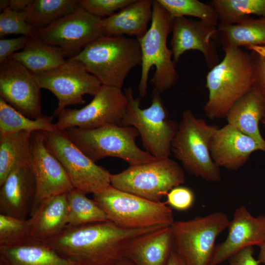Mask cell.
<instances>
[{
  "label": "cell",
  "mask_w": 265,
  "mask_h": 265,
  "mask_svg": "<svg viewBox=\"0 0 265 265\" xmlns=\"http://www.w3.org/2000/svg\"><path fill=\"white\" fill-rule=\"evenodd\" d=\"M166 226L128 229L107 221L78 226L68 225L58 235L44 241L76 265H113L125 257L135 238Z\"/></svg>",
  "instance_id": "6da1fadb"
},
{
  "label": "cell",
  "mask_w": 265,
  "mask_h": 265,
  "mask_svg": "<svg viewBox=\"0 0 265 265\" xmlns=\"http://www.w3.org/2000/svg\"><path fill=\"white\" fill-rule=\"evenodd\" d=\"M223 59L206 77L208 100L204 109L210 119L226 117L241 97L253 87L255 80L253 57L240 48H223Z\"/></svg>",
  "instance_id": "7a4b0ae2"
},
{
  "label": "cell",
  "mask_w": 265,
  "mask_h": 265,
  "mask_svg": "<svg viewBox=\"0 0 265 265\" xmlns=\"http://www.w3.org/2000/svg\"><path fill=\"white\" fill-rule=\"evenodd\" d=\"M173 21L172 16L157 0H154L150 26L142 37L137 38L142 55L138 90L142 98L146 96L149 74L153 66L155 72L151 83L154 89L160 93L170 89L178 80L172 53L167 45L168 35L172 31Z\"/></svg>",
  "instance_id": "3957f363"
},
{
  "label": "cell",
  "mask_w": 265,
  "mask_h": 265,
  "mask_svg": "<svg viewBox=\"0 0 265 265\" xmlns=\"http://www.w3.org/2000/svg\"><path fill=\"white\" fill-rule=\"evenodd\" d=\"M72 57L82 62L102 85L120 89L131 70L142 60L137 38L124 36L104 35Z\"/></svg>",
  "instance_id": "277c9868"
},
{
  "label": "cell",
  "mask_w": 265,
  "mask_h": 265,
  "mask_svg": "<svg viewBox=\"0 0 265 265\" xmlns=\"http://www.w3.org/2000/svg\"><path fill=\"white\" fill-rule=\"evenodd\" d=\"M128 103L120 126L134 128L146 151L156 159L168 158L171 143L179 125L170 120L160 92L154 89L151 105L141 108V99L135 98L131 88L125 91Z\"/></svg>",
  "instance_id": "5b68a950"
},
{
  "label": "cell",
  "mask_w": 265,
  "mask_h": 265,
  "mask_svg": "<svg viewBox=\"0 0 265 265\" xmlns=\"http://www.w3.org/2000/svg\"><path fill=\"white\" fill-rule=\"evenodd\" d=\"M65 132L70 140L95 163L109 157L121 159L130 166L157 159L137 146L135 140L139 135L132 127L111 125L91 130L75 127Z\"/></svg>",
  "instance_id": "8992f818"
},
{
  "label": "cell",
  "mask_w": 265,
  "mask_h": 265,
  "mask_svg": "<svg viewBox=\"0 0 265 265\" xmlns=\"http://www.w3.org/2000/svg\"><path fill=\"white\" fill-rule=\"evenodd\" d=\"M218 128L209 125L187 109L183 114L171 150L189 173L210 182L221 180L219 167L210 153L212 137Z\"/></svg>",
  "instance_id": "52a82bcc"
},
{
  "label": "cell",
  "mask_w": 265,
  "mask_h": 265,
  "mask_svg": "<svg viewBox=\"0 0 265 265\" xmlns=\"http://www.w3.org/2000/svg\"><path fill=\"white\" fill-rule=\"evenodd\" d=\"M93 198L108 220L123 228L170 226L174 222L172 209L165 203L151 201L111 185L94 194Z\"/></svg>",
  "instance_id": "ba28073f"
},
{
  "label": "cell",
  "mask_w": 265,
  "mask_h": 265,
  "mask_svg": "<svg viewBox=\"0 0 265 265\" xmlns=\"http://www.w3.org/2000/svg\"><path fill=\"white\" fill-rule=\"evenodd\" d=\"M185 181L184 169L169 158L131 165L110 178L114 188L155 202Z\"/></svg>",
  "instance_id": "9c48e42d"
},
{
  "label": "cell",
  "mask_w": 265,
  "mask_h": 265,
  "mask_svg": "<svg viewBox=\"0 0 265 265\" xmlns=\"http://www.w3.org/2000/svg\"><path fill=\"white\" fill-rule=\"evenodd\" d=\"M230 222L221 212L174 221L170 226L174 250L187 265H210L216 239Z\"/></svg>",
  "instance_id": "30bf717a"
},
{
  "label": "cell",
  "mask_w": 265,
  "mask_h": 265,
  "mask_svg": "<svg viewBox=\"0 0 265 265\" xmlns=\"http://www.w3.org/2000/svg\"><path fill=\"white\" fill-rule=\"evenodd\" d=\"M45 143L63 167L74 188L94 194L111 185L109 171L89 159L65 131L46 132Z\"/></svg>",
  "instance_id": "8fae6325"
},
{
  "label": "cell",
  "mask_w": 265,
  "mask_h": 265,
  "mask_svg": "<svg viewBox=\"0 0 265 265\" xmlns=\"http://www.w3.org/2000/svg\"><path fill=\"white\" fill-rule=\"evenodd\" d=\"M32 75L41 89L50 91L57 99L54 116L68 106L83 104V96H94L102 85L82 62L73 57L53 70Z\"/></svg>",
  "instance_id": "7c38bea8"
},
{
  "label": "cell",
  "mask_w": 265,
  "mask_h": 265,
  "mask_svg": "<svg viewBox=\"0 0 265 265\" xmlns=\"http://www.w3.org/2000/svg\"><path fill=\"white\" fill-rule=\"evenodd\" d=\"M127 103V98L121 89L102 85L92 101L84 107L65 108L61 111L54 125L59 131L75 127L91 130L107 125H120Z\"/></svg>",
  "instance_id": "4fadbf2b"
},
{
  "label": "cell",
  "mask_w": 265,
  "mask_h": 265,
  "mask_svg": "<svg viewBox=\"0 0 265 265\" xmlns=\"http://www.w3.org/2000/svg\"><path fill=\"white\" fill-rule=\"evenodd\" d=\"M102 20L78 6L69 15L36 29L32 38L58 47L67 56L72 57L104 35Z\"/></svg>",
  "instance_id": "5bb4252c"
},
{
  "label": "cell",
  "mask_w": 265,
  "mask_h": 265,
  "mask_svg": "<svg viewBox=\"0 0 265 265\" xmlns=\"http://www.w3.org/2000/svg\"><path fill=\"white\" fill-rule=\"evenodd\" d=\"M46 132H34L31 136L32 158L29 168L35 178L36 190L29 216L44 199L66 194L74 188L63 167L47 146Z\"/></svg>",
  "instance_id": "9a60e30c"
},
{
  "label": "cell",
  "mask_w": 265,
  "mask_h": 265,
  "mask_svg": "<svg viewBox=\"0 0 265 265\" xmlns=\"http://www.w3.org/2000/svg\"><path fill=\"white\" fill-rule=\"evenodd\" d=\"M40 89L32 74L19 62L8 58L0 63V97L31 119L43 115Z\"/></svg>",
  "instance_id": "2e32d148"
},
{
  "label": "cell",
  "mask_w": 265,
  "mask_h": 265,
  "mask_svg": "<svg viewBox=\"0 0 265 265\" xmlns=\"http://www.w3.org/2000/svg\"><path fill=\"white\" fill-rule=\"evenodd\" d=\"M171 32V50L176 66L181 56L190 50L200 52L210 69L219 62L214 41L217 37V26L200 20L177 17L173 18Z\"/></svg>",
  "instance_id": "e0dca14e"
},
{
  "label": "cell",
  "mask_w": 265,
  "mask_h": 265,
  "mask_svg": "<svg viewBox=\"0 0 265 265\" xmlns=\"http://www.w3.org/2000/svg\"><path fill=\"white\" fill-rule=\"evenodd\" d=\"M226 239L215 246L210 265H218L249 246L265 242V215L255 217L244 206L237 208Z\"/></svg>",
  "instance_id": "ac0fdd59"
},
{
  "label": "cell",
  "mask_w": 265,
  "mask_h": 265,
  "mask_svg": "<svg viewBox=\"0 0 265 265\" xmlns=\"http://www.w3.org/2000/svg\"><path fill=\"white\" fill-rule=\"evenodd\" d=\"M264 147L252 137L227 124L218 128L210 144L213 161L218 167L237 170L242 166L250 155Z\"/></svg>",
  "instance_id": "d6986e66"
},
{
  "label": "cell",
  "mask_w": 265,
  "mask_h": 265,
  "mask_svg": "<svg viewBox=\"0 0 265 265\" xmlns=\"http://www.w3.org/2000/svg\"><path fill=\"white\" fill-rule=\"evenodd\" d=\"M0 187V213L27 219L32 210L36 190L29 167L15 170Z\"/></svg>",
  "instance_id": "ffe728a7"
},
{
  "label": "cell",
  "mask_w": 265,
  "mask_h": 265,
  "mask_svg": "<svg viewBox=\"0 0 265 265\" xmlns=\"http://www.w3.org/2000/svg\"><path fill=\"white\" fill-rule=\"evenodd\" d=\"M174 250L170 226L138 236L128 245L125 257L135 265H166Z\"/></svg>",
  "instance_id": "44dd1931"
},
{
  "label": "cell",
  "mask_w": 265,
  "mask_h": 265,
  "mask_svg": "<svg viewBox=\"0 0 265 265\" xmlns=\"http://www.w3.org/2000/svg\"><path fill=\"white\" fill-rule=\"evenodd\" d=\"M153 1L134 0L131 4L113 15L102 19L104 34L108 36L127 35L142 37L151 21Z\"/></svg>",
  "instance_id": "7402d4cb"
},
{
  "label": "cell",
  "mask_w": 265,
  "mask_h": 265,
  "mask_svg": "<svg viewBox=\"0 0 265 265\" xmlns=\"http://www.w3.org/2000/svg\"><path fill=\"white\" fill-rule=\"evenodd\" d=\"M66 194L51 196L41 202L28 219L31 238L47 241L68 225Z\"/></svg>",
  "instance_id": "603a6c76"
},
{
  "label": "cell",
  "mask_w": 265,
  "mask_h": 265,
  "mask_svg": "<svg viewBox=\"0 0 265 265\" xmlns=\"http://www.w3.org/2000/svg\"><path fill=\"white\" fill-rule=\"evenodd\" d=\"M265 114V99L254 86L238 99L226 115L228 124L252 137L265 151V140L259 130V122Z\"/></svg>",
  "instance_id": "cb8c5ba5"
},
{
  "label": "cell",
  "mask_w": 265,
  "mask_h": 265,
  "mask_svg": "<svg viewBox=\"0 0 265 265\" xmlns=\"http://www.w3.org/2000/svg\"><path fill=\"white\" fill-rule=\"evenodd\" d=\"M0 265H76L59 255L45 242L28 239L0 246Z\"/></svg>",
  "instance_id": "d4e9b609"
},
{
  "label": "cell",
  "mask_w": 265,
  "mask_h": 265,
  "mask_svg": "<svg viewBox=\"0 0 265 265\" xmlns=\"http://www.w3.org/2000/svg\"><path fill=\"white\" fill-rule=\"evenodd\" d=\"M32 133L22 131L0 136V186L15 170L30 167Z\"/></svg>",
  "instance_id": "484cf974"
},
{
  "label": "cell",
  "mask_w": 265,
  "mask_h": 265,
  "mask_svg": "<svg viewBox=\"0 0 265 265\" xmlns=\"http://www.w3.org/2000/svg\"><path fill=\"white\" fill-rule=\"evenodd\" d=\"M217 30L216 41L223 49L265 46V18L247 17L232 25L219 24Z\"/></svg>",
  "instance_id": "4316f807"
},
{
  "label": "cell",
  "mask_w": 265,
  "mask_h": 265,
  "mask_svg": "<svg viewBox=\"0 0 265 265\" xmlns=\"http://www.w3.org/2000/svg\"><path fill=\"white\" fill-rule=\"evenodd\" d=\"M67 56L59 48L30 38L25 48L9 58L24 65L32 74L53 70L64 63Z\"/></svg>",
  "instance_id": "83f0119b"
},
{
  "label": "cell",
  "mask_w": 265,
  "mask_h": 265,
  "mask_svg": "<svg viewBox=\"0 0 265 265\" xmlns=\"http://www.w3.org/2000/svg\"><path fill=\"white\" fill-rule=\"evenodd\" d=\"M54 116L43 114L36 119L24 115L0 97V136L7 133L25 131L46 132L57 130L53 123Z\"/></svg>",
  "instance_id": "f1b7e54d"
},
{
  "label": "cell",
  "mask_w": 265,
  "mask_h": 265,
  "mask_svg": "<svg viewBox=\"0 0 265 265\" xmlns=\"http://www.w3.org/2000/svg\"><path fill=\"white\" fill-rule=\"evenodd\" d=\"M76 0H32L25 11L26 22L36 29L48 26L74 12Z\"/></svg>",
  "instance_id": "f546056e"
},
{
  "label": "cell",
  "mask_w": 265,
  "mask_h": 265,
  "mask_svg": "<svg viewBox=\"0 0 265 265\" xmlns=\"http://www.w3.org/2000/svg\"><path fill=\"white\" fill-rule=\"evenodd\" d=\"M66 194L69 225L78 226L109 221L98 204L84 192L73 188Z\"/></svg>",
  "instance_id": "4dcf8cb0"
},
{
  "label": "cell",
  "mask_w": 265,
  "mask_h": 265,
  "mask_svg": "<svg viewBox=\"0 0 265 265\" xmlns=\"http://www.w3.org/2000/svg\"><path fill=\"white\" fill-rule=\"evenodd\" d=\"M209 4L221 25L236 24L252 14L265 18V0H212Z\"/></svg>",
  "instance_id": "1f68e13d"
},
{
  "label": "cell",
  "mask_w": 265,
  "mask_h": 265,
  "mask_svg": "<svg viewBox=\"0 0 265 265\" xmlns=\"http://www.w3.org/2000/svg\"><path fill=\"white\" fill-rule=\"evenodd\" d=\"M173 18L181 17L197 18L210 25L217 26V14L209 3L198 0H157Z\"/></svg>",
  "instance_id": "d6a6232c"
},
{
  "label": "cell",
  "mask_w": 265,
  "mask_h": 265,
  "mask_svg": "<svg viewBox=\"0 0 265 265\" xmlns=\"http://www.w3.org/2000/svg\"><path fill=\"white\" fill-rule=\"evenodd\" d=\"M31 238L28 219L0 213V246L15 245Z\"/></svg>",
  "instance_id": "836d02e7"
},
{
  "label": "cell",
  "mask_w": 265,
  "mask_h": 265,
  "mask_svg": "<svg viewBox=\"0 0 265 265\" xmlns=\"http://www.w3.org/2000/svg\"><path fill=\"white\" fill-rule=\"evenodd\" d=\"M36 29L27 23L25 12H17L9 7L0 14V37L22 34L32 38Z\"/></svg>",
  "instance_id": "e575fe53"
},
{
  "label": "cell",
  "mask_w": 265,
  "mask_h": 265,
  "mask_svg": "<svg viewBox=\"0 0 265 265\" xmlns=\"http://www.w3.org/2000/svg\"><path fill=\"white\" fill-rule=\"evenodd\" d=\"M134 0H80L78 6L90 14L101 18L109 17L121 10Z\"/></svg>",
  "instance_id": "d590c367"
},
{
  "label": "cell",
  "mask_w": 265,
  "mask_h": 265,
  "mask_svg": "<svg viewBox=\"0 0 265 265\" xmlns=\"http://www.w3.org/2000/svg\"><path fill=\"white\" fill-rule=\"evenodd\" d=\"M166 196L167 204L172 208L181 211L190 209L195 200L194 194L191 189L180 186L172 188Z\"/></svg>",
  "instance_id": "8d00e7d4"
},
{
  "label": "cell",
  "mask_w": 265,
  "mask_h": 265,
  "mask_svg": "<svg viewBox=\"0 0 265 265\" xmlns=\"http://www.w3.org/2000/svg\"><path fill=\"white\" fill-rule=\"evenodd\" d=\"M31 37L26 36L0 40V63L9 58L13 53L23 50Z\"/></svg>",
  "instance_id": "74e56055"
},
{
  "label": "cell",
  "mask_w": 265,
  "mask_h": 265,
  "mask_svg": "<svg viewBox=\"0 0 265 265\" xmlns=\"http://www.w3.org/2000/svg\"><path fill=\"white\" fill-rule=\"evenodd\" d=\"M254 248L249 246L240 250L229 259V265H259L254 257Z\"/></svg>",
  "instance_id": "f35d334b"
},
{
  "label": "cell",
  "mask_w": 265,
  "mask_h": 265,
  "mask_svg": "<svg viewBox=\"0 0 265 265\" xmlns=\"http://www.w3.org/2000/svg\"><path fill=\"white\" fill-rule=\"evenodd\" d=\"M257 54L260 58V71L262 78L265 81V46H255L247 48Z\"/></svg>",
  "instance_id": "ab89813d"
},
{
  "label": "cell",
  "mask_w": 265,
  "mask_h": 265,
  "mask_svg": "<svg viewBox=\"0 0 265 265\" xmlns=\"http://www.w3.org/2000/svg\"><path fill=\"white\" fill-rule=\"evenodd\" d=\"M32 0H9V7L17 12H25Z\"/></svg>",
  "instance_id": "60d3db41"
},
{
  "label": "cell",
  "mask_w": 265,
  "mask_h": 265,
  "mask_svg": "<svg viewBox=\"0 0 265 265\" xmlns=\"http://www.w3.org/2000/svg\"><path fill=\"white\" fill-rule=\"evenodd\" d=\"M166 265H187L183 259L175 252H172Z\"/></svg>",
  "instance_id": "b9f144b4"
},
{
  "label": "cell",
  "mask_w": 265,
  "mask_h": 265,
  "mask_svg": "<svg viewBox=\"0 0 265 265\" xmlns=\"http://www.w3.org/2000/svg\"><path fill=\"white\" fill-rule=\"evenodd\" d=\"M259 247L260 250L257 261L259 264L265 265V242Z\"/></svg>",
  "instance_id": "7bdbcfd3"
},
{
  "label": "cell",
  "mask_w": 265,
  "mask_h": 265,
  "mask_svg": "<svg viewBox=\"0 0 265 265\" xmlns=\"http://www.w3.org/2000/svg\"><path fill=\"white\" fill-rule=\"evenodd\" d=\"M113 265H135L131 260L125 257Z\"/></svg>",
  "instance_id": "ee69618b"
},
{
  "label": "cell",
  "mask_w": 265,
  "mask_h": 265,
  "mask_svg": "<svg viewBox=\"0 0 265 265\" xmlns=\"http://www.w3.org/2000/svg\"><path fill=\"white\" fill-rule=\"evenodd\" d=\"M9 7V0H0V10L3 12Z\"/></svg>",
  "instance_id": "f6af8a7d"
}]
</instances>
